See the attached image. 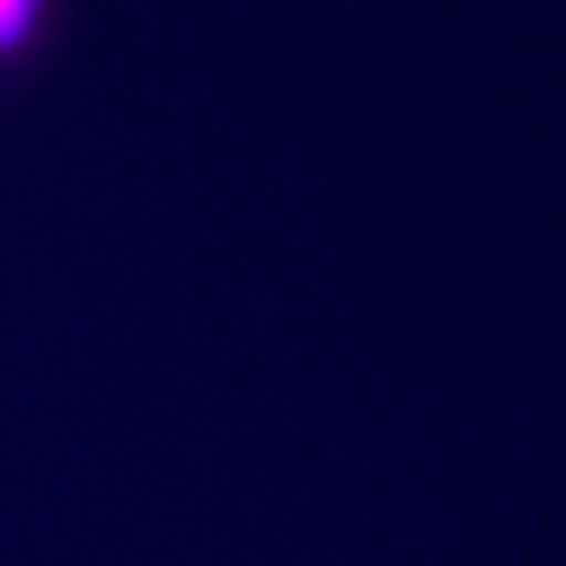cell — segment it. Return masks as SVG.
I'll use <instances>...</instances> for the list:
<instances>
[{"label":"cell","mask_w":566,"mask_h":566,"mask_svg":"<svg viewBox=\"0 0 566 566\" xmlns=\"http://www.w3.org/2000/svg\"><path fill=\"white\" fill-rule=\"evenodd\" d=\"M32 0H0V44H7L27 27Z\"/></svg>","instance_id":"6da1fadb"}]
</instances>
